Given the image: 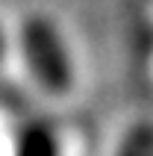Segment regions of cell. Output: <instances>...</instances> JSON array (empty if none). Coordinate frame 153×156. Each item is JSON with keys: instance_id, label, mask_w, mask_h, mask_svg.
<instances>
[{"instance_id": "obj_1", "label": "cell", "mask_w": 153, "mask_h": 156, "mask_svg": "<svg viewBox=\"0 0 153 156\" xmlns=\"http://www.w3.org/2000/svg\"><path fill=\"white\" fill-rule=\"evenodd\" d=\"M18 50L30 77L44 94L62 97L76 83L74 56L56 21L47 15H30L18 27Z\"/></svg>"}, {"instance_id": "obj_2", "label": "cell", "mask_w": 153, "mask_h": 156, "mask_svg": "<svg viewBox=\"0 0 153 156\" xmlns=\"http://www.w3.org/2000/svg\"><path fill=\"white\" fill-rule=\"evenodd\" d=\"M12 156H62L59 133L47 121H27L12 141Z\"/></svg>"}, {"instance_id": "obj_3", "label": "cell", "mask_w": 153, "mask_h": 156, "mask_svg": "<svg viewBox=\"0 0 153 156\" xmlns=\"http://www.w3.org/2000/svg\"><path fill=\"white\" fill-rule=\"evenodd\" d=\"M115 156H153V124L150 121L133 124L124 133Z\"/></svg>"}, {"instance_id": "obj_4", "label": "cell", "mask_w": 153, "mask_h": 156, "mask_svg": "<svg viewBox=\"0 0 153 156\" xmlns=\"http://www.w3.org/2000/svg\"><path fill=\"white\" fill-rule=\"evenodd\" d=\"M9 53V41H6V33H3V27H0V65H3V59H6Z\"/></svg>"}]
</instances>
